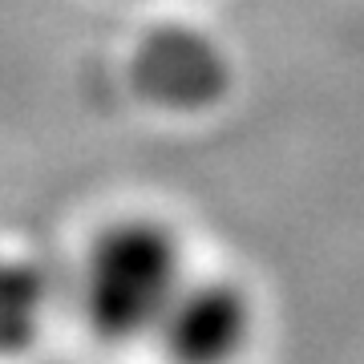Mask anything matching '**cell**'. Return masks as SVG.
Masks as SVG:
<instances>
[{
	"label": "cell",
	"instance_id": "obj_1",
	"mask_svg": "<svg viewBox=\"0 0 364 364\" xmlns=\"http://www.w3.org/2000/svg\"><path fill=\"white\" fill-rule=\"evenodd\" d=\"M191 263L178 227L158 215H122L90 239L81 259V320L102 344L154 340L186 284Z\"/></svg>",
	"mask_w": 364,
	"mask_h": 364
},
{
	"label": "cell",
	"instance_id": "obj_2",
	"mask_svg": "<svg viewBox=\"0 0 364 364\" xmlns=\"http://www.w3.org/2000/svg\"><path fill=\"white\" fill-rule=\"evenodd\" d=\"M259 336V304L243 279L219 272L186 275L162 316L154 344L166 364H239Z\"/></svg>",
	"mask_w": 364,
	"mask_h": 364
},
{
	"label": "cell",
	"instance_id": "obj_3",
	"mask_svg": "<svg viewBox=\"0 0 364 364\" xmlns=\"http://www.w3.org/2000/svg\"><path fill=\"white\" fill-rule=\"evenodd\" d=\"M45 324V275L16 255H0V360L25 356Z\"/></svg>",
	"mask_w": 364,
	"mask_h": 364
}]
</instances>
